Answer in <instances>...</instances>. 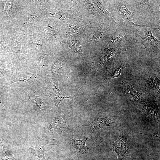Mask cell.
I'll return each mask as SVG.
<instances>
[{
  "label": "cell",
  "instance_id": "6da1fadb",
  "mask_svg": "<svg viewBox=\"0 0 160 160\" xmlns=\"http://www.w3.org/2000/svg\"><path fill=\"white\" fill-rule=\"evenodd\" d=\"M117 139L111 144L110 150L116 153L117 160H122L127 156H132V151L128 142L127 134L122 129H119Z\"/></svg>",
  "mask_w": 160,
  "mask_h": 160
},
{
  "label": "cell",
  "instance_id": "7a4b0ae2",
  "mask_svg": "<svg viewBox=\"0 0 160 160\" xmlns=\"http://www.w3.org/2000/svg\"><path fill=\"white\" fill-rule=\"evenodd\" d=\"M121 120V118L119 116L98 115L92 118L84 126L88 127L90 133H93L106 127H110L119 125Z\"/></svg>",
  "mask_w": 160,
  "mask_h": 160
},
{
  "label": "cell",
  "instance_id": "3957f363",
  "mask_svg": "<svg viewBox=\"0 0 160 160\" xmlns=\"http://www.w3.org/2000/svg\"><path fill=\"white\" fill-rule=\"evenodd\" d=\"M70 115L68 113L59 115L52 120L46 127L47 132L54 134H59L67 131L68 127L67 121Z\"/></svg>",
  "mask_w": 160,
  "mask_h": 160
},
{
  "label": "cell",
  "instance_id": "277c9868",
  "mask_svg": "<svg viewBox=\"0 0 160 160\" xmlns=\"http://www.w3.org/2000/svg\"><path fill=\"white\" fill-rule=\"evenodd\" d=\"M141 43L145 47L148 55L159 51L160 41L154 37L150 29L145 28V36H139Z\"/></svg>",
  "mask_w": 160,
  "mask_h": 160
},
{
  "label": "cell",
  "instance_id": "5b68a950",
  "mask_svg": "<svg viewBox=\"0 0 160 160\" xmlns=\"http://www.w3.org/2000/svg\"><path fill=\"white\" fill-rule=\"evenodd\" d=\"M58 81L56 79H51L49 84V90L48 96L53 100L56 108H59L62 100L66 98L73 99L72 95L66 97L63 96L58 87Z\"/></svg>",
  "mask_w": 160,
  "mask_h": 160
},
{
  "label": "cell",
  "instance_id": "8992f818",
  "mask_svg": "<svg viewBox=\"0 0 160 160\" xmlns=\"http://www.w3.org/2000/svg\"><path fill=\"white\" fill-rule=\"evenodd\" d=\"M141 104L142 109L150 118L154 121H159V112L156 104L149 100L142 102Z\"/></svg>",
  "mask_w": 160,
  "mask_h": 160
},
{
  "label": "cell",
  "instance_id": "52a82bcc",
  "mask_svg": "<svg viewBox=\"0 0 160 160\" xmlns=\"http://www.w3.org/2000/svg\"><path fill=\"white\" fill-rule=\"evenodd\" d=\"M88 139V137L79 140L73 137L71 140V144L76 151L80 153L85 154L95 149L102 142L101 141L98 145L95 147H89L85 144V142Z\"/></svg>",
  "mask_w": 160,
  "mask_h": 160
},
{
  "label": "cell",
  "instance_id": "ba28073f",
  "mask_svg": "<svg viewBox=\"0 0 160 160\" xmlns=\"http://www.w3.org/2000/svg\"><path fill=\"white\" fill-rule=\"evenodd\" d=\"M51 145H56L49 144L42 145L39 140L35 141L30 148L31 153L39 160L44 159H45L44 152L46 151L47 147Z\"/></svg>",
  "mask_w": 160,
  "mask_h": 160
},
{
  "label": "cell",
  "instance_id": "9c48e42d",
  "mask_svg": "<svg viewBox=\"0 0 160 160\" xmlns=\"http://www.w3.org/2000/svg\"><path fill=\"white\" fill-rule=\"evenodd\" d=\"M120 45L115 47L113 48L107 49L105 53L106 54H105L104 57L101 56V58L103 59L102 62L105 63L106 59L108 61H114L118 58L119 56L124 52L126 51L125 49L123 48Z\"/></svg>",
  "mask_w": 160,
  "mask_h": 160
},
{
  "label": "cell",
  "instance_id": "30bf717a",
  "mask_svg": "<svg viewBox=\"0 0 160 160\" xmlns=\"http://www.w3.org/2000/svg\"><path fill=\"white\" fill-rule=\"evenodd\" d=\"M131 38L128 35L124 33H115L113 34L110 37L109 41L110 44L114 47L118 46L120 43L129 41Z\"/></svg>",
  "mask_w": 160,
  "mask_h": 160
},
{
  "label": "cell",
  "instance_id": "8fae6325",
  "mask_svg": "<svg viewBox=\"0 0 160 160\" xmlns=\"http://www.w3.org/2000/svg\"><path fill=\"white\" fill-rule=\"evenodd\" d=\"M124 91L126 94L130 96L134 99L140 100L142 94L136 91L133 89L131 82L128 81H122Z\"/></svg>",
  "mask_w": 160,
  "mask_h": 160
},
{
  "label": "cell",
  "instance_id": "7c38bea8",
  "mask_svg": "<svg viewBox=\"0 0 160 160\" xmlns=\"http://www.w3.org/2000/svg\"><path fill=\"white\" fill-rule=\"evenodd\" d=\"M0 141L3 147L2 153L0 155V160H17L14 157L5 140L1 136H0Z\"/></svg>",
  "mask_w": 160,
  "mask_h": 160
},
{
  "label": "cell",
  "instance_id": "4fadbf2b",
  "mask_svg": "<svg viewBox=\"0 0 160 160\" xmlns=\"http://www.w3.org/2000/svg\"><path fill=\"white\" fill-rule=\"evenodd\" d=\"M145 81L148 86L152 89L159 92L160 81L154 73L148 74L145 76Z\"/></svg>",
  "mask_w": 160,
  "mask_h": 160
},
{
  "label": "cell",
  "instance_id": "5bb4252c",
  "mask_svg": "<svg viewBox=\"0 0 160 160\" xmlns=\"http://www.w3.org/2000/svg\"><path fill=\"white\" fill-rule=\"evenodd\" d=\"M127 66L125 65L121 64L108 70L106 73L107 76L108 80V84L111 79L120 76L121 69Z\"/></svg>",
  "mask_w": 160,
  "mask_h": 160
},
{
  "label": "cell",
  "instance_id": "9a60e30c",
  "mask_svg": "<svg viewBox=\"0 0 160 160\" xmlns=\"http://www.w3.org/2000/svg\"><path fill=\"white\" fill-rule=\"evenodd\" d=\"M119 11L121 15L124 20L127 22L129 25L132 27L134 26H140L141 25H137L134 24L132 21L131 18L132 16V13L129 12L127 9L126 7L122 6L120 7Z\"/></svg>",
  "mask_w": 160,
  "mask_h": 160
},
{
  "label": "cell",
  "instance_id": "2e32d148",
  "mask_svg": "<svg viewBox=\"0 0 160 160\" xmlns=\"http://www.w3.org/2000/svg\"><path fill=\"white\" fill-rule=\"evenodd\" d=\"M30 100L39 109L45 110L46 109L44 101L41 97L37 96L32 95L29 96Z\"/></svg>",
  "mask_w": 160,
  "mask_h": 160
},
{
  "label": "cell",
  "instance_id": "e0dca14e",
  "mask_svg": "<svg viewBox=\"0 0 160 160\" xmlns=\"http://www.w3.org/2000/svg\"><path fill=\"white\" fill-rule=\"evenodd\" d=\"M70 47L75 52L80 55L83 54L81 45L80 43L76 41H72L69 43Z\"/></svg>",
  "mask_w": 160,
  "mask_h": 160
},
{
  "label": "cell",
  "instance_id": "ac0fdd59",
  "mask_svg": "<svg viewBox=\"0 0 160 160\" xmlns=\"http://www.w3.org/2000/svg\"><path fill=\"white\" fill-rule=\"evenodd\" d=\"M33 76L31 74H27L19 76L18 77L15 79L13 81H11L9 85L10 84L18 81H24L27 82H30L33 80Z\"/></svg>",
  "mask_w": 160,
  "mask_h": 160
},
{
  "label": "cell",
  "instance_id": "d6986e66",
  "mask_svg": "<svg viewBox=\"0 0 160 160\" xmlns=\"http://www.w3.org/2000/svg\"><path fill=\"white\" fill-rule=\"evenodd\" d=\"M105 31L104 29H99L97 31L93 34V39L95 41H97L102 39L104 34Z\"/></svg>",
  "mask_w": 160,
  "mask_h": 160
},
{
  "label": "cell",
  "instance_id": "ffe728a7",
  "mask_svg": "<svg viewBox=\"0 0 160 160\" xmlns=\"http://www.w3.org/2000/svg\"><path fill=\"white\" fill-rule=\"evenodd\" d=\"M56 11L57 10H52L51 9L48 12V13L49 15L52 16H56L57 14L58 13V12Z\"/></svg>",
  "mask_w": 160,
  "mask_h": 160
},
{
  "label": "cell",
  "instance_id": "44dd1931",
  "mask_svg": "<svg viewBox=\"0 0 160 160\" xmlns=\"http://www.w3.org/2000/svg\"><path fill=\"white\" fill-rule=\"evenodd\" d=\"M37 17V14H33L31 16L29 19V22L32 23L35 19V18Z\"/></svg>",
  "mask_w": 160,
  "mask_h": 160
},
{
  "label": "cell",
  "instance_id": "7402d4cb",
  "mask_svg": "<svg viewBox=\"0 0 160 160\" xmlns=\"http://www.w3.org/2000/svg\"><path fill=\"white\" fill-rule=\"evenodd\" d=\"M146 160H158L155 157L152 156H149Z\"/></svg>",
  "mask_w": 160,
  "mask_h": 160
},
{
  "label": "cell",
  "instance_id": "603a6c76",
  "mask_svg": "<svg viewBox=\"0 0 160 160\" xmlns=\"http://www.w3.org/2000/svg\"><path fill=\"white\" fill-rule=\"evenodd\" d=\"M1 92H0V102H1Z\"/></svg>",
  "mask_w": 160,
  "mask_h": 160
}]
</instances>
